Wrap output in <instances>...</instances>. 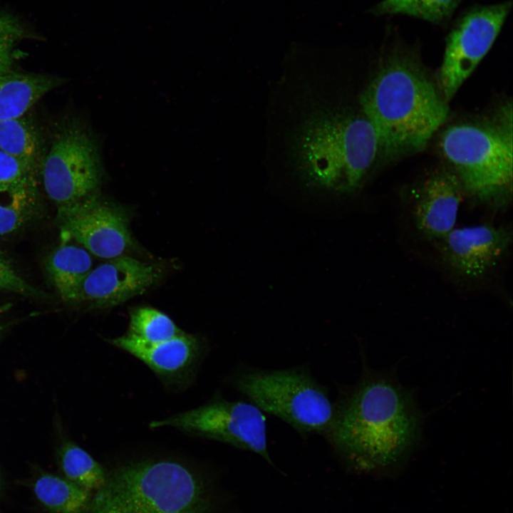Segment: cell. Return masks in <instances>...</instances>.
<instances>
[{
    "label": "cell",
    "instance_id": "6da1fadb",
    "mask_svg": "<svg viewBox=\"0 0 513 513\" xmlns=\"http://www.w3.org/2000/svg\"><path fill=\"white\" fill-rule=\"evenodd\" d=\"M422 423L409 390L388 373L370 372L336 407L326 435L353 468L382 470L410 453Z\"/></svg>",
    "mask_w": 513,
    "mask_h": 513
},
{
    "label": "cell",
    "instance_id": "7a4b0ae2",
    "mask_svg": "<svg viewBox=\"0 0 513 513\" xmlns=\"http://www.w3.org/2000/svg\"><path fill=\"white\" fill-rule=\"evenodd\" d=\"M360 102L378 155L388 160L423 150L448 115L447 102L415 57L402 51L383 63Z\"/></svg>",
    "mask_w": 513,
    "mask_h": 513
},
{
    "label": "cell",
    "instance_id": "3957f363",
    "mask_svg": "<svg viewBox=\"0 0 513 513\" xmlns=\"http://www.w3.org/2000/svg\"><path fill=\"white\" fill-rule=\"evenodd\" d=\"M296 164L311 184L349 192L359 187L378 155L375 130L364 115L318 111L298 130L293 145Z\"/></svg>",
    "mask_w": 513,
    "mask_h": 513
},
{
    "label": "cell",
    "instance_id": "277c9868",
    "mask_svg": "<svg viewBox=\"0 0 513 513\" xmlns=\"http://www.w3.org/2000/svg\"><path fill=\"white\" fill-rule=\"evenodd\" d=\"M204 481L177 460H145L120 465L107 474L91 497L90 513H208Z\"/></svg>",
    "mask_w": 513,
    "mask_h": 513
},
{
    "label": "cell",
    "instance_id": "5b68a950",
    "mask_svg": "<svg viewBox=\"0 0 513 513\" xmlns=\"http://www.w3.org/2000/svg\"><path fill=\"white\" fill-rule=\"evenodd\" d=\"M507 114L497 123L452 125L439 142L465 193L494 207L505 206L512 196V113Z\"/></svg>",
    "mask_w": 513,
    "mask_h": 513
},
{
    "label": "cell",
    "instance_id": "8992f818",
    "mask_svg": "<svg viewBox=\"0 0 513 513\" xmlns=\"http://www.w3.org/2000/svg\"><path fill=\"white\" fill-rule=\"evenodd\" d=\"M235 387L261 410L281 418L302 435L328 430L336 408L325 389L301 368L247 370Z\"/></svg>",
    "mask_w": 513,
    "mask_h": 513
},
{
    "label": "cell",
    "instance_id": "52a82bcc",
    "mask_svg": "<svg viewBox=\"0 0 513 513\" xmlns=\"http://www.w3.org/2000/svg\"><path fill=\"white\" fill-rule=\"evenodd\" d=\"M40 171L47 195L57 207L96 193L103 167L95 138L79 122L63 123L54 132Z\"/></svg>",
    "mask_w": 513,
    "mask_h": 513
},
{
    "label": "cell",
    "instance_id": "ba28073f",
    "mask_svg": "<svg viewBox=\"0 0 513 513\" xmlns=\"http://www.w3.org/2000/svg\"><path fill=\"white\" fill-rule=\"evenodd\" d=\"M151 428L170 426L258 454L273 465L267 448L266 418L253 403L215 398L196 408L154 420Z\"/></svg>",
    "mask_w": 513,
    "mask_h": 513
},
{
    "label": "cell",
    "instance_id": "9c48e42d",
    "mask_svg": "<svg viewBox=\"0 0 513 513\" xmlns=\"http://www.w3.org/2000/svg\"><path fill=\"white\" fill-rule=\"evenodd\" d=\"M511 8V1L476 6L458 18L447 37L438 73L441 94L447 103L488 53Z\"/></svg>",
    "mask_w": 513,
    "mask_h": 513
},
{
    "label": "cell",
    "instance_id": "30bf717a",
    "mask_svg": "<svg viewBox=\"0 0 513 513\" xmlns=\"http://www.w3.org/2000/svg\"><path fill=\"white\" fill-rule=\"evenodd\" d=\"M57 208L63 239H73L94 256L109 259L123 255L131 247L125 212L99 197L97 192Z\"/></svg>",
    "mask_w": 513,
    "mask_h": 513
},
{
    "label": "cell",
    "instance_id": "8fae6325",
    "mask_svg": "<svg viewBox=\"0 0 513 513\" xmlns=\"http://www.w3.org/2000/svg\"><path fill=\"white\" fill-rule=\"evenodd\" d=\"M512 242L511 229L490 224L454 228L434 241L440 259L463 279H479L494 269Z\"/></svg>",
    "mask_w": 513,
    "mask_h": 513
},
{
    "label": "cell",
    "instance_id": "7c38bea8",
    "mask_svg": "<svg viewBox=\"0 0 513 513\" xmlns=\"http://www.w3.org/2000/svg\"><path fill=\"white\" fill-rule=\"evenodd\" d=\"M157 279L152 265L121 255L92 269L81 284L75 301L98 308L115 306L142 294Z\"/></svg>",
    "mask_w": 513,
    "mask_h": 513
},
{
    "label": "cell",
    "instance_id": "4fadbf2b",
    "mask_svg": "<svg viewBox=\"0 0 513 513\" xmlns=\"http://www.w3.org/2000/svg\"><path fill=\"white\" fill-rule=\"evenodd\" d=\"M465 194L451 169H440L430 175L419 187L412 208L418 232L434 242L452 230Z\"/></svg>",
    "mask_w": 513,
    "mask_h": 513
},
{
    "label": "cell",
    "instance_id": "5bb4252c",
    "mask_svg": "<svg viewBox=\"0 0 513 513\" xmlns=\"http://www.w3.org/2000/svg\"><path fill=\"white\" fill-rule=\"evenodd\" d=\"M108 342L142 361L165 380H177L192 370L201 353L200 343L182 333L167 341L147 343L127 333Z\"/></svg>",
    "mask_w": 513,
    "mask_h": 513
},
{
    "label": "cell",
    "instance_id": "9a60e30c",
    "mask_svg": "<svg viewBox=\"0 0 513 513\" xmlns=\"http://www.w3.org/2000/svg\"><path fill=\"white\" fill-rule=\"evenodd\" d=\"M63 83L56 76L11 72L0 75V123L25 115Z\"/></svg>",
    "mask_w": 513,
    "mask_h": 513
},
{
    "label": "cell",
    "instance_id": "2e32d148",
    "mask_svg": "<svg viewBox=\"0 0 513 513\" xmlns=\"http://www.w3.org/2000/svg\"><path fill=\"white\" fill-rule=\"evenodd\" d=\"M0 150L31 175L41 170L43 154L40 131L26 114L0 123Z\"/></svg>",
    "mask_w": 513,
    "mask_h": 513
},
{
    "label": "cell",
    "instance_id": "e0dca14e",
    "mask_svg": "<svg viewBox=\"0 0 513 513\" xmlns=\"http://www.w3.org/2000/svg\"><path fill=\"white\" fill-rule=\"evenodd\" d=\"M92 265L91 256L86 249L63 244L48 256L46 270L61 298L75 301L79 286Z\"/></svg>",
    "mask_w": 513,
    "mask_h": 513
},
{
    "label": "cell",
    "instance_id": "ac0fdd59",
    "mask_svg": "<svg viewBox=\"0 0 513 513\" xmlns=\"http://www.w3.org/2000/svg\"><path fill=\"white\" fill-rule=\"evenodd\" d=\"M38 202L35 177L0 187V234L14 232L28 222Z\"/></svg>",
    "mask_w": 513,
    "mask_h": 513
},
{
    "label": "cell",
    "instance_id": "d6986e66",
    "mask_svg": "<svg viewBox=\"0 0 513 513\" xmlns=\"http://www.w3.org/2000/svg\"><path fill=\"white\" fill-rule=\"evenodd\" d=\"M37 499L52 513H83L88 509L90 492L65 477L44 473L35 481Z\"/></svg>",
    "mask_w": 513,
    "mask_h": 513
},
{
    "label": "cell",
    "instance_id": "ffe728a7",
    "mask_svg": "<svg viewBox=\"0 0 513 513\" xmlns=\"http://www.w3.org/2000/svg\"><path fill=\"white\" fill-rule=\"evenodd\" d=\"M59 439L57 455L65 478L89 492H96L105 482L108 472L76 443L62 435Z\"/></svg>",
    "mask_w": 513,
    "mask_h": 513
},
{
    "label": "cell",
    "instance_id": "44dd1931",
    "mask_svg": "<svg viewBox=\"0 0 513 513\" xmlns=\"http://www.w3.org/2000/svg\"><path fill=\"white\" fill-rule=\"evenodd\" d=\"M461 0H383L371 9L375 15L404 14L433 24L446 23Z\"/></svg>",
    "mask_w": 513,
    "mask_h": 513
},
{
    "label": "cell",
    "instance_id": "7402d4cb",
    "mask_svg": "<svg viewBox=\"0 0 513 513\" xmlns=\"http://www.w3.org/2000/svg\"><path fill=\"white\" fill-rule=\"evenodd\" d=\"M184 333L165 314L150 307H140L130 313V336L147 343H157Z\"/></svg>",
    "mask_w": 513,
    "mask_h": 513
},
{
    "label": "cell",
    "instance_id": "603a6c76",
    "mask_svg": "<svg viewBox=\"0 0 513 513\" xmlns=\"http://www.w3.org/2000/svg\"><path fill=\"white\" fill-rule=\"evenodd\" d=\"M25 34L16 18L0 11V75L13 72L14 48Z\"/></svg>",
    "mask_w": 513,
    "mask_h": 513
},
{
    "label": "cell",
    "instance_id": "cb8c5ba5",
    "mask_svg": "<svg viewBox=\"0 0 513 513\" xmlns=\"http://www.w3.org/2000/svg\"><path fill=\"white\" fill-rule=\"evenodd\" d=\"M0 291H10L31 296L46 297L27 283L8 265L0 264Z\"/></svg>",
    "mask_w": 513,
    "mask_h": 513
},
{
    "label": "cell",
    "instance_id": "d4e9b609",
    "mask_svg": "<svg viewBox=\"0 0 513 513\" xmlns=\"http://www.w3.org/2000/svg\"><path fill=\"white\" fill-rule=\"evenodd\" d=\"M35 177L15 159L0 150V187Z\"/></svg>",
    "mask_w": 513,
    "mask_h": 513
},
{
    "label": "cell",
    "instance_id": "484cf974",
    "mask_svg": "<svg viewBox=\"0 0 513 513\" xmlns=\"http://www.w3.org/2000/svg\"><path fill=\"white\" fill-rule=\"evenodd\" d=\"M0 264H1V265H8L9 264V263L6 261V260L3 254V252L1 249V248H0Z\"/></svg>",
    "mask_w": 513,
    "mask_h": 513
},
{
    "label": "cell",
    "instance_id": "4316f807",
    "mask_svg": "<svg viewBox=\"0 0 513 513\" xmlns=\"http://www.w3.org/2000/svg\"><path fill=\"white\" fill-rule=\"evenodd\" d=\"M6 328V325L0 318V338Z\"/></svg>",
    "mask_w": 513,
    "mask_h": 513
}]
</instances>
